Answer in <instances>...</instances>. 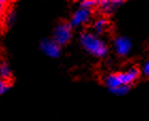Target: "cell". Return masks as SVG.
<instances>
[{
    "label": "cell",
    "mask_w": 149,
    "mask_h": 121,
    "mask_svg": "<svg viewBox=\"0 0 149 121\" xmlns=\"http://www.w3.org/2000/svg\"><path fill=\"white\" fill-rule=\"evenodd\" d=\"M79 41L81 47L88 54L98 59H102L107 56L109 52V48L107 46L106 41L93 32H82L79 37Z\"/></svg>",
    "instance_id": "1"
},
{
    "label": "cell",
    "mask_w": 149,
    "mask_h": 121,
    "mask_svg": "<svg viewBox=\"0 0 149 121\" xmlns=\"http://www.w3.org/2000/svg\"><path fill=\"white\" fill-rule=\"evenodd\" d=\"M72 38V27L69 22H60L56 26L52 32V39L59 46H64L68 44Z\"/></svg>",
    "instance_id": "2"
},
{
    "label": "cell",
    "mask_w": 149,
    "mask_h": 121,
    "mask_svg": "<svg viewBox=\"0 0 149 121\" xmlns=\"http://www.w3.org/2000/svg\"><path fill=\"white\" fill-rule=\"evenodd\" d=\"M40 48L45 55L49 56L51 59L59 57L60 54H61V51H62L61 46H59L52 38L43 39L40 44Z\"/></svg>",
    "instance_id": "3"
},
{
    "label": "cell",
    "mask_w": 149,
    "mask_h": 121,
    "mask_svg": "<svg viewBox=\"0 0 149 121\" xmlns=\"http://www.w3.org/2000/svg\"><path fill=\"white\" fill-rule=\"evenodd\" d=\"M91 18H92V11L79 8L72 14L69 25L74 28H78V27H81V26L87 24L91 20Z\"/></svg>",
    "instance_id": "4"
},
{
    "label": "cell",
    "mask_w": 149,
    "mask_h": 121,
    "mask_svg": "<svg viewBox=\"0 0 149 121\" xmlns=\"http://www.w3.org/2000/svg\"><path fill=\"white\" fill-rule=\"evenodd\" d=\"M140 77V70L136 67H129L128 69L117 73V78L123 86L130 87Z\"/></svg>",
    "instance_id": "5"
},
{
    "label": "cell",
    "mask_w": 149,
    "mask_h": 121,
    "mask_svg": "<svg viewBox=\"0 0 149 121\" xmlns=\"http://www.w3.org/2000/svg\"><path fill=\"white\" fill-rule=\"evenodd\" d=\"M113 48L119 56H126L130 53L131 49H132V44L128 37L118 36L113 41Z\"/></svg>",
    "instance_id": "6"
},
{
    "label": "cell",
    "mask_w": 149,
    "mask_h": 121,
    "mask_svg": "<svg viewBox=\"0 0 149 121\" xmlns=\"http://www.w3.org/2000/svg\"><path fill=\"white\" fill-rule=\"evenodd\" d=\"M121 4H124L123 0H101V1H98L97 8L102 14L110 15L112 13H114Z\"/></svg>",
    "instance_id": "7"
},
{
    "label": "cell",
    "mask_w": 149,
    "mask_h": 121,
    "mask_svg": "<svg viewBox=\"0 0 149 121\" xmlns=\"http://www.w3.org/2000/svg\"><path fill=\"white\" fill-rule=\"evenodd\" d=\"M109 28H110L109 19L106 18V17H103V16L97 18L96 20L93 22V26H92L93 33H95V34L98 35V36H99L100 34H103L104 32L108 31Z\"/></svg>",
    "instance_id": "8"
},
{
    "label": "cell",
    "mask_w": 149,
    "mask_h": 121,
    "mask_svg": "<svg viewBox=\"0 0 149 121\" xmlns=\"http://www.w3.org/2000/svg\"><path fill=\"white\" fill-rule=\"evenodd\" d=\"M103 83L106 85L109 90L112 89H115V88H117L119 86H123L119 82L117 78V73H110V75H107L103 79Z\"/></svg>",
    "instance_id": "9"
},
{
    "label": "cell",
    "mask_w": 149,
    "mask_h": 121,
    "mask_svg": "<svg viewBox=\"0 0 149 121\" xmlns=\"http://www.w3.org/2000/svg\"><path fill=\"white\" fill-rule=\"evenodd\" d=\"M12 75L11 67L6 62H2L0 64V79L10 81V78Z\"/></svg>",
    "instance_id": "10"
},
{
    "label": "cell",
    "mask_w": 149,
    "mask_h": 121,
    "mask_svg": "<svg viewBox=\"0 0 149 121\" xmlns=\"http://www.w3.org/2000/svg\"><path fill=\"white\" fill-rule=\"evenodd\" d=\"M16 19V12L14 10H11V11H6V14L3 18V24L6 27H11V26L15 22Z\"/></svg>",
    "instance_id": "11"
},
{
    "label": "cell",
    "mask_w": 149,
    "mask_h": 121,
    "mask_svg": "<svg viewBox=\"0 0 149 121\" xmlns=\"http://www.w3.org/2000/svg\"><path fill=\"white\" fill-rule=\"evenodd\" d=\"M97 4H98V1H96V0H83L80 2V8L92 11V9L97 6Z\"/></svg>",
    "instance_id": "12"
},
{
    "label": "cell",
    "mask_w": 149,
    "mask_h": 121,
    "mask_svg": "<svg viewBox=\"0 0 149 121\" xmlns=\"http://www.w3.org/2000/svg\"><path fill=\"white\" fill-rule=\"evenodd\" d=\"M11 87H12V84H11L10 81L0 79V96L8 93Z\"/></svg>",
    "instance_id": "13"
},
{
    "label": "cell",
    "mask_w": 149,
    "mask_h": 121,
    "mask_svg": "<svg viewBox=\"0 0 149 121\" xmlns=\"http://www.w3.org/2000/svg\"><path fill=\"white\" fill-rule=\"evenodd\" d=\"M129 90H130V87L128 86H119L117 88H115V89H112L110 90L112 93H114L116 96H125L126 93H129Z\"/></svg>",
    "instance_id": "14"
},
{
    "label": "cell",
    "mask_w": 149,
    "mask_h": 121,
    "mask_svg": "<svg viewBox=\"0 0 149 121\" xmlns=\"http://www.w3.org/2000/svg\"><path fill=\"white\" fill-rule=\"evenodd\" d=\"M6 4H8V1L0 0V21H2L6 14Z\"/></svg>",
    "instance_id": "15"
},
{
    "label": "cell",
    "mask_w": 149,
    "mask_h": 121,
    "mask_svg": "<svg viewBox=\"0 0 149 121\" xmlns=\"http://www.w3.org/2000/svg\"><path fill=\"white\" fill-rule=\"evenodd\" d=\"M143 72H144V75H149V61H147V62L145 63V65H144V67H143Z\"/></svg>",
    "instance_id": "16"
},
{
    "label": "cell",
    "mask_w": 149,
    "mask_h": 121,
    "mask_svg": "<svg viewBox=\"0 0 149 121\" xmlns=\"http://www.w3.org/2000/svg\"><path fill=\"white\" fill-rule=\"evenodd\" d=\"M0 51H1V45H0Z\"/></svg>",
    "instance_id": "17"
}]
</instances>
